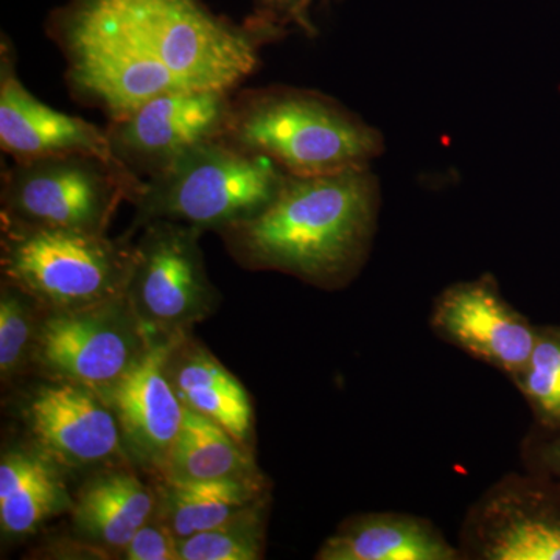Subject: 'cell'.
I'll return each mask as SVG.
<instances>
[{"label":"cell","instance_id":"obj_1","mask_svg":"<svg viewBox=\"0 0 560 560\" xmlns=\"http://www.w3.org/2000/svg\"><path fill=\"white\" fill-rule=\"evenodd\" d=\"M378 210L381 183L371 165L327 175H287L267 209L220 234L242 267L282 271L335 289L363 267Z\"/></svg>","mask_w":560,"mask_h":560},{"label":"cell","instance_id":"obj_2","mask_svg":"<svg viewBox=\"0 0 560 560\" xmlns=\"http://www.w3.org/2000/svg\"><path fill=\"white\" fill-rule=\"evenodd\" d=\"M62 5L160 60L191 90L232 91L285 28L250 16L245 27L202 0H66Z\"/></svg>","mask_w":560,"mask_h":560},{"label":"cell","instance_id":"obj_3","mask_svg":"<svg viewBox=\"0 0 560 560\" xmlns=\"http://www.w3.org/2000/svg\"><path fill=\"white\" fill-rule=\"evenodd\" d=\"M224 138L291 176L370 167L385 153L382 132L348 106L323 92L283 84L232 97Z\"/></svg>","mask_w":560,"mask_h":560},{"label":"cell","instance_id":"obj_4","mask_svg":"<svg viewBox=\"0 0 560 560\" xmlns=\"http://www.w3.org/2000/svg\"><path fill=\"white\" fill-rule=\"evenodd\" d=\"M287 173L226 138L200 143L145 180L138 223L171 220L221 232L259 215L278 197Z\"/></svg>","mask_w":560,"mask_h":560},{"label":"cell","instance_id":"obj_5","mask_svg":"<svg viewBox=\"0 0 560 560\" xmlns=\"http://www.w3.org/2000/svg\"><path fill=\"white\" fill-rule=\"evenodd\" d=\"M3 280L46 312L77 311L127 289L132 245L106 234L2 226Z\"/></svg>","mask_w":560,"mask_h":560},{"label":"cell","instance_id":"obj_6","mask_svg":"<svg viewBox=\"0 0 560 560\" xmlns=\"http://www.w3.org/2000/svg\"><path fill=\"white\" fill-rule=\"evenodd\" d=\"M145 180L97 158L16 161L3 173L2 226L106 234L121 201L135 205Z\"/></svg>","mask_w":560,"mask_h":560},{"label":"cell","instance_id":"obj_7","mask_svg":"<svg viewBox=\"0 0 560 560\" xmlns=\"http://www.w3.org/2000/svg\"><path fill=\"white\" fill-rule=\"evenodd\" d=\"M200 230L171 220L143 224L132 245L127 294L151 342L183 337L219 305L200 248Z\"/></svg>","mask_w":560,"mask_h":560},{"label":"cell","instance_id":"obj_8","mask_svg":"<svg viewBox=\"0 0 560 560\" xmlns=\"http://www.w3.org/2000/svg\"><path fill=\"white\" fill-rule=\"evenodd\" d=\"M151 341L127 294L77 311L46 312L33 363L54 382L94 389L108 400Z\"/></svg>","mask_w":560,"mask_h":560},{"label":"cell","instance_id":"obj_9","mask_svg":"<svg viewBox=\"0 0 560 560\" xmlns=\"http://www.w3.org/2000/svg\"><path fill=\"white\" fill-rule=\"evenodd\" d=\"M47 31L65 54L70 90L109 121L158 95L191 90L160 60L68 7L51 11Z\"/></svg>","mask_w":560,"mask_h":560},{"label":"cell","instance_id":"obj_10","mask_svg":"<svg viewBox=\"0 0 560 560\" xmlns=\"http://www.w3.org/2000/svg\"><path fill=\"white\" fill-rule=\"evenodd\" d=\"M231 109V91H173L110 120L106 132L117 160L147 180L200 143L224 138Z\"/></svg>","mask_w":560,"mask_h":560},{"label":"cell","instance_id":"obj_11","mask_svg":"<svg viewBox=\"0 0 560 560\" xmlns=\"http://www.w3.org/2000/svg\"><path fill=\"white\" fill-rule=\"evenodd\" d=\"M35 447L65 470L128 458L116 412L94 389L69 382L40 386L27 405Z\"/></svg>","mask_w":560,"mask_h":560},{"label":"cell","instance_id":"obj_12","mask_svg":"<svg viewBox=\"0 0 560 560\" xmlns=\"http://www.w3.org/2000/svg\"><path fill=\"white\" fill-rule=\"evenodd\" d=\"M13 54L10 40L3 38L0 50V147L3 153L14 161L81 154L97 158L121 173L136 176L117 160L106 130L50 108L31 94L18 77Z\"/></svg>","mask_w":560,"mask_h":560},{"label":"cell","instance_id":"obj_13","mask_svg":"<svg viewBox=\"0 0 560 560\" xmlns=\"http://www.w3.org/2000/svg\"><path fill=\"white\" fill-rule=\"evenodd\" d=\"M431 323L445 340L506 372L512 381L525 370L537 340V327L501 298L492 278L445 290Z\"/></svg>","mask_w":560,"mask_h":560},{"label":"cell","instance_id":"obj_14","mask_svg":"<svg viewBox=\"0 0 560 560\" xmlns=\"http://www.w3.org/2000/svg\"><path fill=\"white\" fill-rule=\"evenodd\" d=\"M178 338L151 342L108 397L128 456L156 478L164 474L186 415L167 372L168 355Z\"/></svg>","mask_w":560,"mask_h":560},{"label":"cell","instance_id":"obj_15","mask_svg":"<svg viewBox=\"0 0 560 560\" xmlns=\"http://www.w3.org/2000/svg\"><path fill=\"white\" fill-rule=\"evenodd\" d=\"M167 372L187 410L213 420L249 447L254 412L245 386L191 334L179 337L173 345Z\"/></svg>","mask_w":560,"mask_h":560},{"label":"cell","instance_id":"obj_16","mask_svg":"<svg viewBox=\"0 0 560 560\" xmlns=\"http://www.w3.org/2000/svg\"><path fill=\"white\" fill-rule=\"evenodd\" d=\"M158 493L135 471L108 469L95 475L73 500L72 521L84 540L120 552L156 514Z\"/></svg>","mask_w":560,"mask_h":560},{"label":"cell","instance_id":"obj_17","mask_svg":"<svg viewBox=\"0 0 560 560\" xmlns=\"http://www.w3.org/2000/svg\"><path fill=\"white\" fill-rule=\"evenodd\" d=\"M60 467L38 448H11L0 460V529L7 539L36 533L50 518L72 511Z\"/></svg>","mask_w":560,"mask_h":560},{"label":"cell","instance_id":"obj_18","mask_svg":"<svg viewBox=\"0 0 560 560\" xmlns=\"http://www.w3.org/2000/svg\"><path fill=\"white\" fill-rule=\"evenodd\" d=\"M456 550L430 523L399 514L352 518L319 548V560H452Z\"/></svg>","mask_w":560,"mask_h":560},{"label":"cell","instance_id":"obj_19","mask_svg":"<svg viewBox=\"0 0 560 560\" xmlns=\"http://www.w3.org/2000/svg\"><path fill=\"white\" fill-rule=\"evenodd\" d=\"M485 536V558L560 560V485L528 489L501 503Z\"/></svg>","mask_w":560,"mask_h":560},{"label":"cell","instance_id":"obj_20","mask_svg":"<svg viewBox=\"0 0 560 560\" xmlns=\"http://www.w3.org/2000/svg\"><path fill=\"white\" fill-rule=\"evenodd\" d=\"M156 480L158 515L178 540L215 528L246 508L264 501L261 478Z\"/></svg>","mask_w":560,"mask_h":560},{"label":"cell","instance_id":"obj_21","mask_svg":"<svg viewBox=\"0 0 560 560\" xmlns=\"http://www.w3.org/2000/svg\"><path fill=\"white\" fill-rule=\"evenodd\" d=\"M158 478L246 480L260 477L249 447L232 438L219 423L186 408L164 474Z\"/></svg>","mask_w":560,"mask_h":560},{"label":"cell","instance_id":"obj_22","mask_svg":"<svg viewBox=\"0 0 560 560\" xmlns=\"http://www.w3.org/2000/svg\"><path fill=\"white\" fill-rule=\"evenodd\" d=\"M265 500L215 528L178 541L179 560H257L265 550Z\"/></svg>","mask_w":560,"mask_h":560},{"label":"cell","instance_id":"obj_23","mask_svg":"<svg viewBox=\"0 0 560 560\" xmlns=\"http://www.w3.org/2000/svg\"><path fill=\"white\" fill-rule=\"evenodd\" d=\"M46 311L25 291L3 280L0 289V377L7 383L33 363Z\"/></svg>","mask_w":560,"mask_h":560},{"label":"cell","instance_id":"obj_24","mask_svg":"<svg viewBox=\"0 0 560 560\" xmlns=\"http://www.w3.org/2000/svg\"><path fill=\"white\" fill-rule=\"evenodd\" d=\"M540 425L560 429V326L537 327L525 370L514 378Z\"/></svg>","mask_w":560,"mask_h":560},{"label":"cell","instance_id":"obj_25","mask_svg":"<svg viewBox=\"0 0 560 560\" xmlns=\"http://www.w3.org/2000/svg\"><path fill=\"white\" fill-rule=\"evenodd\" d=\"M178 539L160 515H153L120 552L125 560H179Z\"/></svg>","mask_w":560,"mask_h":560},{"label":"cell","instance_id":"obj_26","mask_svg":"<svg viewBox=\"0 0 560 560\" xmlns=\"http://www.w3.org/2000/svg\"><path fill=\"white\" fill-rule=\"evenodd\" d=\"M254 14L278 27H294L307 36H315V22L312 20V5L315 0H253Z\"/></svg>","mask_w":560,"mask_h":560},{"label":"cell","instance_id":"obj_27","mask_svg":"<svg viewBox=\"0 0 560 560\" xmlns=\"http://www.w3.org/2000/svg\"><path fill=\"white\" fill-rule=\"evenodd\" d=\"M551 433L555 434V436L544 445L541 460H544L547 470L550 471L552 477H555L560 485V429L551 431Z\"/></svg>","mask_w":560,"mask_h":560},{"label":"cell","instance_id":"obj_28","mask_svg":"<svg viewBox=\"0 0 560 560\" xmlns=\"http://www.w3.org/2000/svg\"><path fill=\"white\" fill-rule=\"evenodd\" d=\"M323 2H334V0H323Z\"/></svg>","mask_w":560,"mask_h":560}]
</instances>
